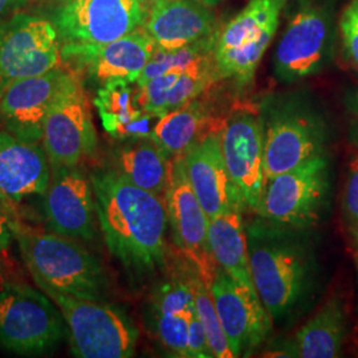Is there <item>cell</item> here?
<instances>
[{
    "mask_svg": "<svg viewBox=\"0 0 358 358\" xmlns=\"http://www.w3.org/2000/svg\"><path fill=\"white\" fill-rule=\"evenodd\" d=\"M90 177L103 241L129 278L141 282L165 268V199L134 186L115 169L96 170Z\"/></svg>",
    "mask_w": 358,
    "mask_h": 358,
    "instance_id": "obj_1",
    "label": "cell"
},
{
    "mask_svg": "<svg viewBox=\"0 0 358 358\" xmlns=\"http://www.w3.org/2000/svg\"><path fill=\"white\" fill-rule=\"evenodd\" d=\"M303 231L263 217L245 229L256 292L272 320L292 316L313 291L315 259Z\"/></svg>",
    "mask_w": 358,
    "mask_h": 358,
    "instance_id": "obj_2",
    "label": "cell"
},
{
    "mask_svg": "<svg viewBox=\"0 0 358 358\" xmlns=\"http://www.w3.org/2000/svg\"><path fill=\"white\" fill-rule=\"evenodd\" d=\"M13 234L34 282L81 299L105 300L108 275L80 241L13 220Z\"/></svg>",
    "mask_w": 358,
    "mask_h": 358,
    "instance_id": "obj_3",
    "label": "cell"
},
{
    "mask_svg": "<svg viewBox=\"0 0 358 358\" xmlns=\"http://www.w3.org/2000/svg\"><path fill=\"white\" fill-rule=\"evenodd\" d=\"M63 313L72 355L78 358H129L138 329L128 315L105 300L81 299L38 285Z\"/></svg>",
    "mask_w": 358,
    "mask_h": 358,
    "instance_id": "obj_4",
    "label": "cell"
},
{
    "mask_svg": "<svg viewBox=\"0 0 358 358\" xmlns=\"http://www.w3.org/2000/svg\"><path fill=\"white\" fill-rule=\"evenodd\" d=\"M66 337L63 313L41 289L24 282L0 285V348L19 356H43Z\"/></svg>",
    "mask_w": 358,
    "mask_h": 358,
    "instance_id": "obj_5",
    "label": "cell"
},
{
    "mask_svg": "<svg viewBox=\"0 0 358 358\" xmlns=\"http://www.w3.org/2000/svg\"><path fill=\"white\" fill-rule=\"evenodd\" d=\"M266 109V182L325 153V127L300 97H285L269 103Z\"/></svg>",
    "mask_w": 358,
    "mask_h": 358,
    "instance_id": "obj_6",
    "label": "cell"
},
{
    "mask_svg": "<svg viewBox=\"0 0 358 358\" xmlns=\"http://www.w3.org/2000/svg\"><path fill=\"white\" fill-rule=\"evenodd\" d=\"M288 0H250L230 23L219 31L215 63L222 78L247 84L255 76L279 26Z\"/></svg>",
    "mask_w": 358,
    "mask_h": 358,
    "instance_id": "obj_7",
    "label": "cell"
},
{
    "mask_svg": "<svg viewBox=\"0 0 358 358\" xmlns=\"http://www.w3.org/2000/svg\"><path fill=\"white\" fill-rule=\"evenodd\" d=\"M328 192L329 162L322 154L267 180L256 213L269 222L307 230L319 220Z\"/></svg>",
    "mask_w": 358,
    "mask_h": 358,
    "instance_id": "obj_8",
    "label": "cell"
},
{
    "mask_svg": "<svg viewBox=\"0 0 358 358\" xmlns=\"http://www.w3.org/2000/svg\"><path fill=\"white\" fill-rule=\"evenodd\" d=\"M41 145L51 167L78 166L96 153L97 133L80 73L72 71L53 100L43 125Z\"/></svg>",
    "mask_w": 358,
    "mask_h": 358,
    "instance_id": "obj_9",
    "label": "cell"
},
{
    "mask_svg": "<svg viewBox=\"0 0 358 358\" xmlns=\"http://www.w3.org/2000/svg\"><path fill=\"white\" fill-rule=\"evenodd\" d=\"M48 19L62 45L110 43L143 27L140 0H51Z\"/></svg>",
    "mask_w": 358,
    "mask_h": 358,
    "instance_id": "obj_10",
    "label": "cell"
},
{
    "mask_svg": "<svg viewBox=\"0 0 358 358\" xmlns=\"http://www.w3.org/2000/svg\"><path fill=\"white\" fill-rule=\"evenodd\" d=\"M60 65L62 41L48 17L20 11L0 23V93Z\"/></svg>",
    "mask_w": 358,
    "mask_h": 358,
    "instance_id": "obj_11",
    "label": "cell"
},
{
    "mask_svg": "<svg viewBox=\"0 0 358 358\" xmlns=\"http://www.w3.org/2000/svg\"><path fill=\"white\" fill-rule=\"evenodd\" d=\"M164 199L174 243L190 262L198 278L211 287L219 266L208 245L210 217L192 192L183 154L171 158Z\"/></svg>",
    "mask_w": 358,
    "mask_h": 358,
    "instance_id": "obj_12",
    "label": "cell"
},
{
    "mask_svg": "<svg viewBox=\"0 0 358 358\" xmlns=\"http://www.w3.org/2000/svg\"><path fill=\"white\" fill-rule=\"evenodd\" d=\"M222 152L244 208L256 213L266 187L263 120L250 112L230 117L222 130Z\"/></svg>",
    "mask_w": 358,
    "mask_h": 358,
    "instance_id": "obj_13",
    "label": "cell"
},
{
    "mask_svg": "<svg viewBox=\"0 0 358 358\" xmlns=\"http://www.w3.org/2000/svg\"><path fill=\"white\" fill-rule=\"evenodd\" d=\"M328 15L310 0L300 4L273 56V72L282 83L317 73L329 52Z\"/></svg>",
    "mask_w": 358,
    "mask_h": 358,
    "instance_id": "obj_14",
    "label": "cell"
},
{
    "mask_svg": "<svg viewBox=\"0 0 358 358\" xmlns=\"http://www.w3.org/2000/svg\"><path fill=\"white\" fill-rule=\"evenodd\" d=\"M43 214L50 230L90 242L96 236V201L90 176L78 166L51 167L43 195Z\"/></svg>",
    "mask_w": 358,
    "mask_h": 358,
    "instance_id": "obj_15",
    "label": "cell"
},
{
    "mask_svg": "<svg viewBox=\"0 0 358 358\" xmlns=\"http://www.w3.org/2000/svg\"><path fill=\"white\" fill-rule=\"evenodd\" d=\"M155 48L153 38L142 27L105 44H65L62 45V57L73 72L85 75L100 85L115 80L137 83Z\"/></svg>",
    "mask_w": 358,
    "mask_h": 358,
    "instance_id": "obj_16",
    "label": "cell"
},
{
    "mask_svg": "<svg viewBox=\"0 0 358 358\" xmlns=\"http://www.w3.org/2000/svg\"><path fill=\"white\" fill-rule=\"evenodd\" d=\"M211 292L234 357H248L268 337L272 317L255 289L217 268Z\"/></svg>",
    "mask_w": 358,
    "mask_h": 358,
    "instance_id": "obj_17",
    "label": "cell"
},
{
    "mask_svg": "<svg viewBox=\"0 0 358 358\" xmlns=\"http://www.w3.org/2000/svg\"><path fill=\"white\" fill-rule=\"evenodd\" d=\"M72 73L63 65L27 77L0 93V124L24 141L41 142L43 125L57 93Z\"/></svg>",
    "mask_w": 358,
    "mask_h": 358,
    "instance_id": "obj_18",
    "label": "cell"
},
{
    "mask_svg": "<svg viewBox=\"0 0 358 358\" xmlns=\"http://www.w3.org/2000/svg\"><path fill=\"white\" fill-rule=\"evenodd\" d=\"M51 165L41 142L24 141L0 129V199L13 217L17 207L43 196L50 185Z\"/></svg>",
    "mask_w": 358,
    "mask_h": 358,
    "instance_id": "obj_19",
    "label": "cell"
},
{
    "mask_svg": "<svg viewBox=\"0 0 358 358\" xmlns=\"http://www.w3.org/2000/svg\"><path fill=\"white\" fill-rule=\"evenodd\" d=\"M222 130L206 134L183 154L192 192L208 217L224 214L236 206L244 208L226 167L222 152Z\"/></svg>",
    "mask_w": 358,
    "mask_h": 358,
    "instance_id": "obj_20",
    "label": "cell"
},
{
    "mask_svg": "<svg viewBox=\"0 0 358 358\" xmlns=\"http://www.w3.org/2000/svg\"><path fill=\"white\" fill-rule=\"evenodd\" d=\"M145 32L157 48L177 50L217 31L215 15L198 0H164L149 10Z\"/></svg>",
    "mask_w": 358,
    "mask_h": 358,
    "instance_id": "obj_21",
    "label": "cell"
},
{
    "mask_svg": "<svg viewBox=\"0 0 358 358\" xmlns=\"http://www.w3.org/2000/svg\"><path fill=\"white\" fill-rule=\"evenodd\" d=\"M133 83L115 80L101 85L94 99L103 127L120 141L152 137L158 115L142 110Z\"/></svg>",
    "mask_w": 358,
    "mask_h": 358,
    "instance_id": "obj_22",
    "label": "cell"
},
{
    "mask_svg": "<svg viewBox=\"0 0 358 358\" xmlns=\"http://www.w3.org/2000/svg\"><path fill=\"white\" fill-rule=\"evenodd\" d=\"M243 210V207L236 206L224 214L208 219V245L220 268L235 282L256 291L242 219Z\"/></svg>",
    "mask_w": 358,
    "mask_h": 358,
    "instance_id": "obj_23",
    "label": "cell"
},
{
    "mask_svg": "<svg viewBox=\"0 0 358 358\" xmlns=\"http://www.w3.org/2000/svg\"><path fill=\"white\" fill-rule=\"evenodd\" d=\"M170 157L148 138L124 141L115 152V170L145 192L162 195L170 173Z\"/></svg>",
    "mask_w": 358,
    "mask_h": 358,
    "instance_id": "obj_24",
    "label": "cell"
},
{
    "mask_svg": "<svg viewBox=\"0 0 358 358\" xmlns=\"http://www.w3.org/2000/svg\"><path fill=\"white\" fill-rule=\"evenodd\" d=\"M346 336L343 303L332 299L296 333L291 357L334 358L341 356Z\"/></svg>",
    "mask_w": 358,
    "mask_h": 358,
    "instance_id": "obj_25",
    "label": "cell"
},
{
    "mask_svg": "<svg viewBox=\"0 0 358 358\" xmlns=\"http://www.w3.org/2000/svg\"><path fill=\"white\" fill-rule=\"evenodd\" d=\"M213 122L207 103L195 99L161 115L150 138L173 158L186 153L190 146L206 134L223 129L211 128Z\"/></svg>",
    "mask_w": 358,
    "mask_h": 358,
    "instance_id": "obj_26",
    "label": "cell"
},
{
    "mask_svg": "<svg viewBox=\"0 0 358 358\" xmlns=\"http://www.w3.org/2000/svg\"><path fill=\"white\" fill-rule=\"evenodd\" d=\"M219 36V29L210 36L196 43L180 47L177 50H161L155 48L153 56L142 71L137 80V85L153 80L155 77L165 75L173 71H186L195 65L202 64L210 60H215V47Z\"/></svg>",
    "mask_w": 358,
    "mask_h": 358,
    "instance_id": "obj_27",
    "label": "cell"
},
{
    "mask_svg": "<svg viewBox=\"0 0 358 358\" xmlns=\"http://www.w3.org/2000/svg\"><path fill=\"white\" fill-rule=\"evenodd\" d=\"M194 294H195V313L205 328L208 344L213 350L214 357L234 358L227 337L224 334L217 316L211 287H208L199 278L194 279Z\"/></svg>",
    "mask_w": 358,
    "mask_h": 358,
    "instance_id": "obj_28",
    "label": "cell"
},
{
    "mask_svg": "<svg viewBox=\"0 0 358 358\" xmlns=\"http://www.w3.org/2000/svg\"><path fill=\"white\" fill-rule=\"evenodd\" d=\"M194 310L154 316V329L158 340L176 357L189 358V324Z\"/></svg>",
    "mask_w": 358,
    "mask_h": 358,
    "instance_id": "obj_29",
    "label": "cell"
},
{
    "mask_svg": "<svg viewBox=\"0 0 358 358\" xmlns=\"http://www.w3.org/2000/svg\"><path fill=\"white\" fill-rule=\"evenodd\" d=\"M153 316L155 315H176L195 309L194 280L167 282L159 287L153 296Z\"/></svg>",
    "mask_w": 358,
    "mask_h": 358,
    "instance_id": "obj_30",
    "label": "cell"
},
{
    "mask_svg": "<svg viewBox=\"0 0 358 358\" xmlns=\"http://www.w3.org/2000/svg\"><path fill=\"white\" fill-rule=\"evenodd\" d=\"M343 210L346 223L358 241V152L350 157L348 164Z\"/></svg>",
    "mask_w": 358,
    "mask_h": 358,
    "instance_id": "obj_31",
    "label": "cell"
},
{
    "mask_svg": "<svg viewBox=\"0 0 358 358\" xmlns=\"http://www.w3.org/2000/svg\"><path fill=\"white\" fill-rule=\"evenodd\" d=\"M340 27L348 57L358 68V0H352L348 4Z\"/></svg>",
    "mask_w": 358,
    "mask_h": 358,
    "instance_id": "obj_32",
    "label": "cell"
},
{
    "mask_svg": "<svg viewBox=\"0 0 358 358\" xmlns=\"http://www.w3.org/2000/svg\"><path fill=\"white\" fill-rule=\"evenodd\" d=\"M189 358H213V350L208 344L205 328L198 319L195 310L190 317L189 324V343H187Z\"/></svg>",
    "mask_w": 358,
    "mask_h": 358,
    "instance_id": "obj_33",
    "label": "cell"
},
{
    "mask_svg": "<svg viewBox=\"0 0 358 358\" xmlns=\"http://www.w3.org/2000/svg\"><path fill=\"white\" fill-rule=\"evenodd\" d=\"M15 219L16 217L0 208V254L7 251L15 241V234H13Z\"/></svg>",
    "mask_w": 358,
    "mask_h": 358,
    "instance_id": "obj_34",
    "label": "cell"
},
{
    "mask_svg": "<svg viewBox=\"0 0 358 358\" xmlns=\"http://www.w3.org/2000/svg\"><path fill=\"white\" fill-rule=\"evenodd\" d=\"M349 112V136L350 141L358 149V90L353 92L346 99Z\"/></svg>",
    "mask_w": 358,
    "mask_h": 358,
    "instance_id": "obj_35",
    "label": "cell"
},
{
    "mask_svg": "<svg viewBox=\"0 0 358 358\" xmlns=\"http://www.w3.org/2000/svg\"><path fill=\"white\" fill-rule=\"evenodd\" d=\"M31 0H0V23L20 13Z\"/></svg>",
    "mask_w": 358,
    "mask_h": 358,
    "instance_id": "obj_36",
    "label": "cell"
},
{
    "mask_svg": "<svg viewBox=\"0 0 358 358\" xmlns=\"http://www.w3.org/2000/svg\"><path fill=\"white\" fill-rule=\"evenodd\" d=\"M161 1H164V0H140L142 8L145 10L146 15H148L149 10H150L152 7H154V6H155V4H158V3H161Z\"/></svg>",
    "mask_w": 358,
    "mask_h": 358,
    "instance_id": "obj_37",
    "label": "cell"
},
{
    "mask_svg": "<svg viewBox=\"0 0 358 358\" xmlns=\"http://www.w3.org/2000/svg\"><path fill=\"white\" fill-rule=\"evenodd\" d=\"M13 282V280H8V279H7V276H6L4 271H3V267L0 266V285H3V284H6V282Z\"/></svg>",
    "mask_w": 358,
    "mask_h": 358,
    "instance_id": "obj_38",
    "label": "cell"
},
{
    "mask_svg": "<svg viewBox=\"0 0 358 358\" xmlns=\"http://www.w3.org/2000/svg\"><path fill=\"white\" fill-rule=\"evenodd\" d=\"M198 1H201L202 4H205L207 7H213V6H215V4H217V3L222 1V0H198Z\"/></svg>",
    "mask_w": 358,
    "mask_h": 358,
    "instance_id": "obj_39",
    "label": "cell"
},
{
    "mask_svg": "<svg viewBox=\"0 0 358 358\" xmlns=\"http://www.w3.org/2000/svg\"><path fill=\"white\" fill-rule=\"evenodd\" d=\"M0 208H1V210H4V211H7V213H8V214H11V213H10V211H8V208H7V207H6V205H4V203H3V202H1V199H0ZM11 215H13V214H11Z\"/></svg>",
    "mask_w": 358,
    "mask_h": 358,
    "instance_id": "obj_40",
    "label": "cell"
}]
</instances>
